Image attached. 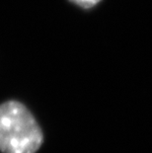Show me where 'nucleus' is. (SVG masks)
Returning a JSON list of instances; mask_svg holds the SVG:
<instances>
[{"instance_id": "f257e3e1", "label": "nucleus", "mask_w": 152, "mask_h": 153, "mask_svg": "<svg viewBox=\"0 0 152 153\" xmlns=\"http://www.w3.org/2000/svg\"><path fill=\"white\" fill-rule=\"evenodd\" d=\"M44 141L35 117L21 102L6 101L0 105V151L36 153Z\"/></svg>"}, {"instance_id": "f03ea898", "label": "nucleus", "mask_w": 152, "mask_h": 153, "mask_svg": "<svg viewBox=\"0 0 152 153\" xmlns=\"http://www.w3.org/2000/svg\"><path fill=\"white\" fill-rule=\"evenodd\" d=\"M69 1L82 8H91L96 4H98L101 0H69Z\"/></svg>"}]
</instances>
